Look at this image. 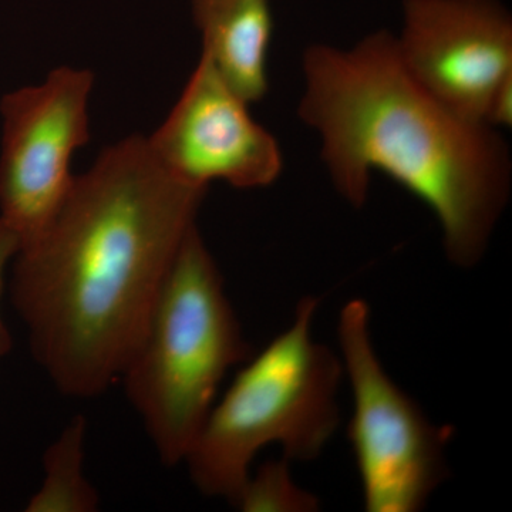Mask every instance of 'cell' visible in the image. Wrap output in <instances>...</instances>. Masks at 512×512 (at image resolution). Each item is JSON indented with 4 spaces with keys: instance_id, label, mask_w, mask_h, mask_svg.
Instances as JSON below:
<instances>
[{
    "instance_id": "4",
    "label": "cell",
    "mask_w": 512,
    "mask_h": 512,
    "mask_svg": "<svg viewBox=\"0 0 512 512\" xmlns=\"http://www.w3.org/2000/svg\"><path fill=\"white\" fill-rule=\"evenodd\" d=\"M319 301L305 296L291 326L249 357L214 404L188 451L195 487L234 505L262 448L278 444L289 461H312L340 423V356L312 338Z\"/></svg>"
},
{
    "instance_id": "11",
    "label": "cell",
    "mask_w": 512,
    "mask_h": 512,
    "mask_svg": "<svg viewBox=\"0 0 512 512\" xmlns=\"http://www.w3.org/2000/svg\"><path fill=\"white\" fill-rule=\"evenodd\" d=\"M291 461L282 457L249 473L234 507L244 512H313L319 510L316 495L293 481Z\"/></svg>"
},
{
    "instance_id": "6",
    "label": "cell",
    "mask_w": 512,
    "mask_h": 512,
    "mask_svg": "<svg viewBox=\"0 0 512 512\" xmlns=\"http://www.w3.org/2000/svg\"><path fill=\"white\" fill-rule=\"evenodd\" d=\"M93 87V72L62 66L0 100V220L19 249L43 234L72 188L74 154L90 140Z\"/></svg>"
},
{
    "instance_id": "1",
    "label": "cell",
    "mask_w": 512,
    "mask_h": 512,
    "mask_svg": "<svg viewBox=\"0 0 512 512\" xmlns=\"http://www.w3.org/2000/svg\"><path fill=\"white\" fill-rule=\"evenodd\" d=\"M207 191L130 136L74 177L49 227L19 249L10 303L64 396L89 399L120 380Z\"/></svg>"
},
{
    "instance_id": "7",
    "label": "cell",
    "mask_w": 512,
    "mask_h": 512,
    "mask_svg": "<svg viewBox=\"0 0 512 512\" xmlns=\"http://www.w3.org/2000/svg\"><path fill=\"white\" fill-rule=\"evenodd\" d=\"M409 73L451 109L484 121L512 79V16L500 0H403L393 33Z\"/></svg>"
},
{
    "instance_id": "10",
    "label": "cell",
    "mask_w": 512,
    "mask_h": 512,
    "mask_svg": "<svg viewBox=\"0 0 512 512\" xmlns=\"http://www.w3.org/2000/svg\"><path fill=\"white\" fill-rule=\"evenodd\" d=\"M87 424L76 416L43 457V477L37 493L26 504L28 512H94L99 493L84 474Z\"/></svg>"
},
{
    "instance_id": "5",
    "label": "cell",
    "mask_w": 512,
    "mask_h": 512,
    "mask_svg": "<svg viewBox=\"0 0 512 512\" xmlns=\"http://www.w3.org/2000/svg\"><path fill=\"white\" fill-rule=\"evenodd\" d=\"M343 376L353 396L348 437L367 512H419L447 480L453 427L433 423L384 369L363 299L338 319Z\"/></svg>"
},
{
    "instance_id": "12",
    "label": "cell",
    "mask_w": 512,
    "mask_h": 512,
    "mask_svg": "<svg viewBox=\"0 0 512 512\" xmlns=\"http://www.w3.org/2000/svg\"><path fill=\"white\" fill-rule=\"evenodd\" d=\"M19 251V239L2 220H0V302L6 289V274L8 266L12 264L13 258ZM12 349V336L6 328L5 320L0 313V359L8 355Z\"/></svg>"
},
{
    "instance_id": "9",
    "label": "cell",
    "mask_w": 512,
    "mask_h": 512,
    "mask_svg": "<svg viewBox=\"0 0 512 512\" xmlns=\"http://www.w3.org/2000/svg\"><path fill=\"white\" fill-rule=\"evenodd\" d=\"M275 0H188L201 55L249 104L268 93Z\"/></svg>"
},
{
    "instance_id": "3",
    "label": "cell",
    "mask_w": 512,
    "mask_h": 512,
    "mask_svg": "<svg viewBox=\"0 0 512 512\" xmlns=\"http://www.w3.org/2000/svg\"><path fill=\"white\" fill-rule=\"evenodd\" d=\"M251 356L217 261L194 225L120 377L161 463H184L228 370Z\"/></svg>"
},
{
    "instance_id": "2",
    "label": "cell",
    "mask_w": 512,
    "mask_h": 512,
    "mask_svg": "<svg viewBox=\"0 0 512 512\" xmlns=\"http://www.w3.org/2000/svg\"><path fill=\"white\" fill-rule=\"evenodd\" d=\"M302 83L298 117L318 136L340 197L362 208L373 174L387 175L433 212L451 264H480L511 197L501 130L424 89L387 30L349 47H306Z\"/></svg>"
},
{
    "instance_id": "8",
    "label": "cell",
    "mask_w": 512,
    "mask_h": 512,
    "mask_svg": "<svg viewBox=\"0 0 512 512\" xmlns=\"http://www.w3.org/2000/svg\"><path fill=\"white\" fill-rule=\"evenodd\" d=\"M249 106L201 55L173 110L147 137L151 153L194 187L208 190L215 181L239 190L269 187L281 177L284 154Z\"/></svg>"
}]
</instances>
